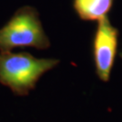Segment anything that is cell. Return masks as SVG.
Instances as JSON below:
<instances>
[{
  "instance_id": "277c9868",
  "label": "cell",
  "mask_w": 122,
  "mask_h": 122,
  "mask_svg": "<svg viewBox=\"0 0 122 122\" xmlns=\"http://www.w3.org/2000/svg\"><path fill=\"white\" fill-rule=\"evenodd\" d=\"M114 0H73V9L84 21H100L107 16Z\"/></svg>"
},
{
  "instance_id": "3957f363",
  "label": "cell",
  "mask_w": 122,
  "mask_h": 122,
  "mask_svg": "<svg viewBox=\"0 0 122 122\" xmlns=\"http://www.w3.org/2000/svg\"><path fill=\"white\" fill-rule=\"evenodd\" d=\"M118 30L112 25L108 16L98 21L92 40V56L95 71L100 81L107 82L118 52Z\"/></svg>"
},
{
  "instance_id": "7a4b0ae2",
  "label": "cell",
  "mask_w": 122,
  "mask_h": 122,
  "mask_svg": "<svg viewBox=\"0 0 122 122\" xmlns=\"http://www.w3.org/2000/svg\"><path fill=\"white\" fill-rule=\"evenodd\" d=\"M51 43L39 19V13L33 6H23L0 28V52L17 47H34L44 50Z\"/></svg>"
},
{
  "instance_id": "6da1fadb",
  "label": "cell",
  "mask_w": 122,
  "mask_h": 122,
  "mask_svg": "<svg viewBox=\"0 0 122 122\" xmlns=\"http://www.w3.org/2000/svg\"><path fill=\"white\" fill-rule=\"evenodd\" d=\"M59 62L58 59L36 58L27 52H0V83L15 95L26 96L40 78Z\"/></svg>"
},
{
  "instance_id": "5b68a950",
  "label": "cell",
  "mask_w": 122,
  "mask_h": 122,
  "mask_svg": "<svg viewBox=\"0 0 122 122\" xmlns=\"http://www.w3.org/2000/svg\"><path fill=\"white\" fill-rule=\"evenodd\" d=\"M119 56H120V58L122 59V50H121V52H119Z\"/></svg>"
}]
</instances>
